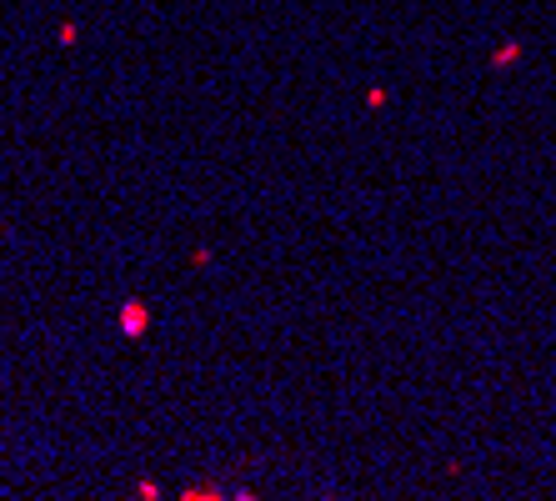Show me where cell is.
I'll list each match as a JSON object with an SVG mask.
<instances>
[{
    "mask_svg": "<svg viewBox=\"0 0 556 501\" xmlns=\"http://www.w3.org/2000/svg\"><path fill=\"white\" fill-rule=\"evenodd\" d=\"M121 321H126V336H141V331H146V321H151V316H146V306H141V301H131V306H126V311H121Z\"/></svg>",
    "mask_w": 556,
    "mask_h": 501,
    "instance_id": "obj_1",
    "label": "cell"
}]
</instances>
